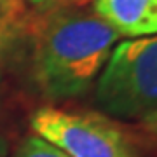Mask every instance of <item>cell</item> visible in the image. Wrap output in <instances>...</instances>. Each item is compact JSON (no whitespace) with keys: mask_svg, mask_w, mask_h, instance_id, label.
Returning <instances> with one entry per match:
<instances>
[{"mask_svg":"<svg viewBox=\"0 0 157 157\" xmlns=\"http://www.w3.org/2000/svg\"><path fill=\"white\" fill-rule=\"evenodd\" d=\"M32 72L40 94L67 101L93 87L121 37L100 16L80 9H56L35 19Z\"/></svg>","mask_w":157,"mask_h":157,"instance_id":"1","label":"cell"},{"mask_svg":"<svg viewBox=\"0 0 157 157\" xmlns=\"http://www.w3.org/2000/svg\"><path fill=\"white\" fill-rule=\"evenodd\" d=\"M94 107L113 119L157 112V33L115 45L94 86Z\"/></svg>","mask_w":157,"mask_h":157,"instance_id":"2","label":"cell"},{"mask_svg":"<svg viewBox=\"0 0 157 157\" xmlns=\"http://www.w3.org/2000/svg\"><path fill=\"white\" fill-rule=\"evenodd\" d=\"M35 136L49 141L70 157H138L135 143L103 113L37 108L30 117Z\"/></svg>","mask_w":157,"mask_h":157,"instance_id":"3","label":"cell"},{"mask_svg":"<svg viewBox=\"0 0 157 157\" xmlns=\"http://www.w3.org/2000/svg\"><path fill=\"white\" fill-rule=\"evenodd\" d=\"M93 12L119 37L140 39L157 33V0H94Z\"/></svg>","mask_w":157,"mask_h":157,"instance_id":"4","label":"cell"},{"mask_svg":"<svg viewBox=\"0 0 157 157\" xmlns=\"http://www.w3.org/2000/svg\"><path fill=\"white\" fill-rule=\"evenodd\" d=\"M35 17L25 0H0V59L12 54L32 37Z\"/></svg>","mask_w":157,"mask_h":157,"instance_id":"5","label":"cell"},{"mask_svg":"<svg viewBox=\"0 0 157 157\" xmlns=\"http://www.w3.org/2000/svg\"><path fill=\"white\" fill-rule=\"evenodd\" d=\"M12 157H70L58 147L51 145L49 141L42 140L39 136H26L25 140L19 143Z\"/></svg>","mask_w":157,"mask_h":157,"instance_id":"6","label":"cell"},{"mask_svg":"<svg viewBox=\"0 0 157 157\" xmlns=\"http://www.w3.org/2000/svg\"><path fill=\"white\" fill-rule=\"evenodd\" d=\"M140 128L157 143V112H152V113H148V115H145V117H141L140 119Z\"/></svg>","mask_w":157,"mask_h":157,"instance_id":"7","label":"cell"},{"mask_svg":"<svg viewBox=\"0 0 157 157\" xmlns=\"http://www.w3.org/2000/svg\"><path fill=\"white\" fill-rule=\"evenodd\" d=\"M35 7H45V9H52L54 6H61V4H67L70 0H25Z\"/></svg>","mask_w":157,"mask_h":157,"instance_id":"8","label":"cell"},{"mask_svg":"<svg viewBox=\"0 0 157 157\" xmlns=\"http://www.w3.org/2000/svg\"><path fill=\"white\" fill-rule=\"evenodd\" d=\"M4 152H6V141L0 136V155H4Z\"/></svg>","mask_w":157,"mask_h":157,"instance_id":"9","label":"cell"}]
</instances>
